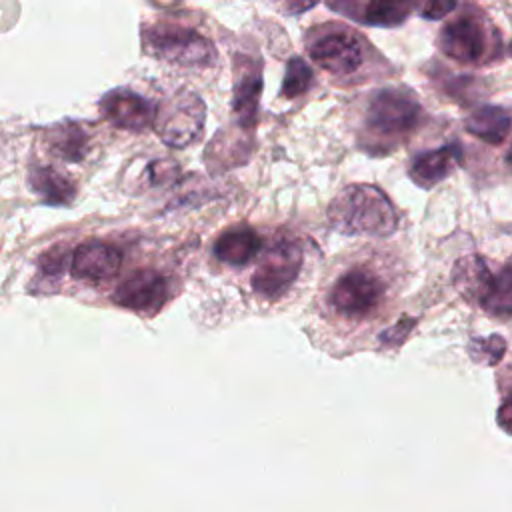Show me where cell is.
<instances>
[{
    "instance_id": "14",
    "label": "cell",
    "mask_w": 512,
    "mask_h": 512,
    "mask_svg": "<svg viewBox=\"0 0 512 512\" xmlns=\"http://www.w3.org/2000/svg\"><path fill=\"white\" fill-rule=\"evenodd\" d=\"M262 90V76H260V66L256 62L246 60L240 66V72L236 76L234 84V102L232 108L238 116V120L244 126H250L256 116L258 108V96Z\"/></svg>"
},
{
    "instance_id": "25",
    "label": "cell",
    "mask_w": 512,
    "mask_h": 512,
    "mask_svg": "<svg viewBox=\"0 0 512 512\" xmlns=\"http://www.w3.org/2000/svg\"><path fill=\"white\" fill-rule=\"evenodd\" d=\"M412 324H414V320H412V318H406V320H402V322L394 324V328H392V330L382 332V336H392V334H396V336L392 338V342H394V344H398V342L404 338V334H408V330L412 328Z\"/></svg>"
},
{
    "instance_id": "13",
    "label": "cell",
    "mask_w": 512,
    "mask_h": 512,
    "mask_svg": "<svg viewBox=\"0 0 512 512\" xmlns=\"http://www.w3.org/2000/svg\"><path fill=\"white\" fill-rule=\"evenodd\" d=\"M452 282L468 302L484 306L492 292L494 276L480 256L470 254V256H462L454 264Z\"/></svg>"
},
{
    "instance_id": "24",
    "label": "cell",
    "mask_w": 512,
    "mask_h": 512,
    "mask_svg": "<svg viewBox=\"0 0 512 512\" xmlns=\"http://www.w3.org/2000/svg\"><path fill=\"white\" fill-rule=\"evenodd\" d=\"M498 424L502 430L512 434V392L506 396V400L498 408Z\"/></svg>"
},
{
    "instance_id": "17",
    "label": "cell",
    "mask_w": 512,
    "mask_h": 512,
    "mask_svg": "<svg viewBox=\"0 0 512 512\" xmlns=\"http://www.w3.org/2000/svg\"><path fill=\"white\" fill-rule=\"evenodd\" d=\"M30 184L42 196V200L46 204L64 206L74 198L72 182L68 178H64V174H60L48 166L34 168L30 174Z\"/></svg>"
},
{
    "instance_id": "21",
    "label": "cell",
    "mask_w": 512,
    "mask_h": 512,
    "mask_svg": "<svg viewBox=\"0 0 512 512\" xmlns=\"http://www.w3.org/2000/svg\"><path fill=\"white\" fill-rule=\"evenodd\" d=\"M312 80V68L302 58H292L286 66L284 82H282V96L284 98H296L310 86Z\"/></svg>"
},
{
    "instance_id": "2",
    "label": "cell",
    "mask_w": 512,
    "mask_h": 512,
    "mask_svg": "<svg viewBox=\"0 0 512 512\" xmlns=\"http://www.w3.org/2000/svg\"><path fill=\"white\" fill-rule=\"evenodd\" d=\"M152 126L162 142L176 148L188 146L202 132L204 102L192 90H178L160 102Z\"/></svg>"
},
{
    "instance_id": "26",
    "label": "cell",
    "mask_w": 512,
    "mask_h": 512,
    "mask_svg": "<svg viewBox=\"0 0 512 512\" xmlns=\"http://www.w3.org/2000/svg\"><path fill=\"white\" fill-rule=\"evenodd\" d=\"M506 162H508V166L512 168V146H510V150H508V154H506Z\"/></svg>"
},
{
    "instance_id": "7",
    "label": "cell",
    "mask_w": 512,
    "mask_h": 512,
    "mask_svg": "<svg viewBox=\"0 0 512 512\" xmlns=\"http://www.w3.org/2000/svg\"><path fill=\"white\" fill-rule=\"evenodd\" d=\"M384 296L382 280L364 268L348 270L332 288V306L344 316H362L376 308Z\"/></svg>"
},
{
    "instance_id": "11",
    "label": "cell",
    "mask_w": 512,
    "mask_h": 512,
    "mask_svg": "<svg viewBox=\"0 0 512 512\" xmlns=\"http://www.w3.org/2000/svg\"><path fill=\"white\" fill-rule=\"evenodd\" d=\"M460 164H462V148H460V144L452 142V144H444L436 150H428V152L414 156V160L410 164V176L418 186L430 188V186L442 182Z\"/></svg>"
},
{
    "instance_id": "18",
    "label": "cell",
    "mask_w": 512,
    "mask_h": 512,
    "mask_svg": "<svg viewBox=\"0 0 512 512\" xmlns=\"http://www.w3.org/2000/svg\"><path fill=\"white\" fill-rule=\"evenodd\" d=\"M48 142L52 146V150L62 156L68 162H80L84 158L86 152V134L84 130L74 124V122H66V124H58L50 130Z\"/></svg>"
},
{
    "instance_id": "15",
    "label": "cell",
    "mask_w": 512,
    "mask_h": 512,
    "mask_svg": "<svg viewBox=\"0 0 512 512\" xmlns=\"http://www.w3.org/2000/svg\"><path fill=\"white\" fill-rule=\"evenodd\" d=\"M260 236L250 230V228H236L224 232L216 244H214V254L218 260L232 264V266H242L250 262L258 252H260Z\"/></svg>"
},
{
    "instance_id": "9",
    "label": "cell",
    "mask_w": 512,
    "mask_h": 512,
    "mask_svg": "<svg viewBox=\"0 0 512 512\" xmlns=\"http://www.w3.org/2000/svg\"><path fill=\"white\" fill-rule=\"evenodd\" d=\"M168 298V280L152 270H138L118 284L112 300L130 310H156Z\"/></svg>"
},
{
    "instance_id": "27",
    "label": "cell",
    "mask_w": 512,
    "mask_h": 512,
    "mask_svg": "<svg viewBox=\"0 0 512 512\" xmlns=\"http://www.w3.org/2000/svg\"><path fill=\"white\" fill-rule=\"evenodd\" d=\"M510 52H512V44H510Z\"/></svg>"
},
{
    "instance_id": "10",
    "label": "cell",
    "mask_w": 512,
    "mask_h": 512,
    "mask_svg": "<svg viewBox=\"0 0 512 512\" xmlns=\"http://www.w3.org/2000/svg\"><path fill=\"white\" fill-rule=\"evenodd\" d=\"M100 110L104 118L114 126L136 132L154 124L156 116V108L152 106V102L126 88H116L108 92L100 102Z\"/></svg>"
},
{
    "instance_id": "5",
    "label": "cell",
    "mask_w": 512,
    "mask_h": 512,
    "mask_svg": "<svg viewBox=\"0 0 512 512\" xmlns=\"http://www.w3.org/2000/svg\"><path fill=\"white\" fill-rule=\"evenodd\" d=\"M490 32L482 16L460 14L448 20L438 34V48L462 64H478L488 50Z\"/></svg>"
},
{
    "instance_id": "1",
    "label": "cell",
    "mask_w": 512,
    "mask_h": 512,
    "mask_svg": "<svg viewBox=\"0 0 512 512\" xmlns=\"http://www.w3.org/2000/svg\"><path fill=\"white\" fill-rule=\"evenodd\" d=\"M330 224L342 234L388 236L398 226V214L388 196L372 184L344 188L328 208Z\"/></svg>"
},
{
    "instance_id": "6",
    "label": "cell",
    "mask_w": 512,
    "mask_h": 512,
    "mask_svg": "<svg viewBox=\"0 0 512 512\" xmlns=\"http://www.w3.org/2000/svg\"><path fill=\"white\" fill-rule=\"evenodd\" d=\"M300 268H302V252L298 244L290 240L276 242L260 258L252 274V286L256 292L268 298H276L296 280Z\"/></svg>"
},
{
    "instance_id": "22",
    "label": "cell",
    "mask_w": 512,
    "mask_h": 512,
    "mask_svg": "<svg viewBox=\"0 0 512 512\" xmlns=\"http://www.w3.org/2000/svg\"><path fill=\"white\" fill-rule=\"evenodd\" d=\"M504 350H506V342L498 334H492L486 340H474V344L470 348L472 354L480 352V356L476 360L486 362V364H496L502 358Z\"/></svg>"
},
{
    "instance_id": "8",
    "label": "cell",
    "mask_w": 512,
    "mask_h": 512,
    "mask_svg": "<svg viewBox=\"0 0 512 512\" xmlns=\"http://www.w3.org/2000/svg\"><path fill=\"white\" fill-rule=\"evenodd\" d=\"M310 58L324 70L344 76L360 68L364 60V48L356 34L348 30L326 32L310 46Z\"/></svg>"
},
{
    "instance_id": "20",
    "label": "cell",
    "mask_w": 512,
    "mask_h": 512,
    "mask_svg": "<svg viewBox=\"0 0 512 512\" xmlns=\"http://www.w3.org/2000/svg\"><path fill=\"white\" fill-rule=\"evenodd\" d=\"M410 4L406 2H370L364 10V22L372 26H398L410 14Z\"/></svg>"
},
{
    "instance_id": "12",
    "label": "cell",
    "mask_w": 512,
    "mask_h": 512,
    "mask_svg": "<svg viewBox=\"0 0 512 512\" xmlns=\"http://www.w3.org/2000/svg\"><path fill=\"white\" fill-rule=\"evenodd\" d=\"M120 252L104 242H86L72 254V274L76 278L102 280L116 274L120 268Z\"/></svg>"
},
{
    "instance_id": "19",
    "label": "cell",
    "mask_w": 512,
    "mask_h": 512,
    "mask_svg": "<svg viewBox=\"0 0 512 512\" xmlns=\"http://www.w3.org/2000/svg\"><path fill=\"white\" fill-rule=\"evenodd\" d=\"M482 308H486L490 314H496V316L512 314V258L494 276L492 292Z\"/></svg>"
},
{
    "instance_id": "16",
    "label": "cell",
    "mask_w": 512,
    "mask_h": 512,
    "mask_svg": "<svg viewBox=\"0 0 512 512\" xmlns=\"http://www.w3.org/2000/svg\"><path fill=\"white\" fill-rule=\"evenodd\" d=\"M464 126L472 136L488 144H500L506 140L512 128V118L498 106H480L466 118Z\"/></svg>"
},
{
    "instance_id": "3",
    "label": "cell",
    "mask_w": 512,
    "mask_h": 512,
    "mask_svg": "<svg viewBox=\"0 0 512 512\" xmlns=\"http://www.w3.org/2000/svg\"><path fill=\"white\" fill-rule=\"evenodd\" d=\"M144 46L154 56L184 66L208 64L214 58L212 46L204 36L178 26H154L146 30Z\"/></svg>"
},
{
    "instance_id": "23",
    "label": "cell",
    "mask_w": 512,
    "mask_h": 512,
    "mask_svg": "<svg viewBox=\"0 0 512 512\" xmlns=\"http://www.w3.org/2000/svg\"><path fill=\"white\" fill-rule=\"evenodd\" d=\"M456 8V2H428L422 6V16L428 18V20H440L444 18L446 14H450L452 10Z\"/></svg>"
},
{
    "instance_id": "4",
    "label": "cell",
    "mask_w": 512,
    "mask_h": 512,
    "mask_svg": "<svg viewBox=\"0 0 512 512\" xmlns=\"http://www.w3.org/2000/svg\"><path fill=\"white\" fill-rule=\"evenodd\" d=\"M420 104L398 88L380 90L368 104L366 128L376 136H398L420 120Z\"/></svg>"
}]
</instances>
